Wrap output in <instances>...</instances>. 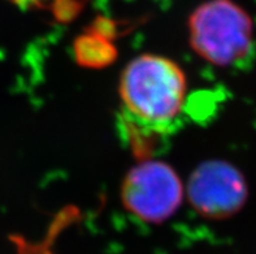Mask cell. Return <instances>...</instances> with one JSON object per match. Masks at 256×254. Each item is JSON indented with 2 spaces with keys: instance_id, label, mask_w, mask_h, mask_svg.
Listing matches in <instances>:
<instances>
[{
  "instance_id": "6da1fadb",
  "label": "cell",
  "mask_w": 256,
  "mask_h": 254,
  "mask_svg": "<svg viewBox=\"0 0 256 254\" xmlns=\"http://www.w3.org/2000/svg\"><path fill=\"white\" fill-rule=\"evenodd\" d=\"M185 73L173 60L140 55L124 69L120 99L128 123L146 135H162L174 125L186 101Z\"/></svg>"
},
{
  "instance_id": "7a4b0ae2",
  "label": "cell",
  "mask_w": 256,
  "mask_h": 254,
  "mask_svg": "<svg viewBox=\"0 0 256 254\" xmlns=\"http://www.w3.org/2000/svg\"><path fill=\"white\" fill-rule=\"evenodd\" d=\"M252 21L232 0H210L188 18V36L194 51L214 66L238 65L252 51Z\"/></svg>"
},
{
  "instance_id": "3957f363",
  "label": "cell",
  "mask_w": 256,
  "mask_h": 254,
  "mask_svg": "<svg viewBox=\"0 0 256 254\" xmlns=\"http://www.w3.org/2000/svg\"><path fill=\"white\" fill-rule=\"evenodd\" d=\"M121 193L125 208L136 218L159 223L178 209L184 190L178 175L170 166L146 161L128 173Z\"/></svg>"
},
{
  "instance_id": "277c9868",
  "label": "cell",
  "mask_w": 256,
  "mask_h": 254,
  "mask_svg": "<svg viewBox=\"0 0 256 254\" xmlns=\"http://www.w3.org/2000/svg\"><path fill=\"white\" fill-rule=\"evenodd\" d=\"M188 193L194 209L210 219H224L244 205L247 186L237 169L224 161H208L192 173Z\"/></svg>"
},
{
  "instance_id": "5b68a950",
  "label": "cell",
  "mask_w": 256,
  "mask_h": 254,
  "mask_svg": "<svg viewBox=\"0 0 256 254\" xmlns=\"http://www.w3.org/2000/svg\"><path fill=\"white\" fill-rule=\"evenodd\" d=\"M18 8L50 12L56 18L70 19L82 9L88 0H8Z\"/></svg>"
}]
</instances>
